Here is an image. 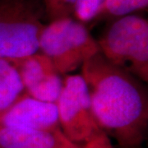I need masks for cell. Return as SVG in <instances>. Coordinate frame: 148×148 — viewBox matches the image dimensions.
<instances>
[{
    "label": "cell",
    "mask_w": 148,
    "mask_h": 148,
    "mask_svg": "<svg viewBox=\"0 0 148 148\" xmlns=\"http://www.w3.org/2000/svg\"><path fill=\"white\" fill-rule=\"evenodd\" d=\"M99 127L120 148H140L148 126L147 92L141 80L98 53L82 66Z\"/></svg>",
    "instance_id": "6da1fadb"
},
{
    "label": "cell",
    "mask_w": 148,
    "mask_h": 148,
    "mask_svg": "<svg viewBox=\"0 0 148 148\" xmlns=\"http://www.w3.org/2000/svg\"><path fill=\"white\" fill-rule=\"evenodd\" d=\"M100 53L138 79L148 80V21L131 14L115 19L97 40Z\"/></svg>",
    "instance_id": "7a4b0ae2"
},
{
    "label": "cell",
    "mask_w": 148,
    "mask_h": 148,
    "mask_svg": "<svg viewBox=\"0 0 148 148\" xmlns=\"http://www.w3.org/2000/svg\"><path fill=\"white\" fill-rule=\"evenodd\" d=\"M39 52L49 58L61 75L82 68L100 50L97 40L86 25L69 16L45 26L39 40Z\"/></svg>",
    "instance_id": "3957f363"
},
{
    "label": "cell",
    "mask_w": 148,
    "mask_h": 148,
    "mask_svg": "<svg viewBox=\"0 0 148 148\" xmlns=\"http://www.w3.org/2000/svg\"><path fill=\"white\" fill-rule=\"evenodd\" d=\"M44 15L42 0H0V58L16 59L39 52Z\"/></svg>",
    "instance_id": "277c9868"
},
{
    "label": "cell",
    "mask_w": 148,
    "mask_h": 148,
    "mask_svg": "<svg viewBox=\"0 0 148 148\" xmlns=\"http://www.w3.org/2000/svg\"><path fill=\"white\" fill-rule=\"evenodd\" d=\"M56 106L60 129L71 142L85 147L105 133L95 120L88 89L81 75L64 78Z\"/></svg>",
    "instance_id": "5b68a950"
},
{
    "label": "cell",
    "mask_w": 148,
    "mask_h": 148,
    "mask_svg": "<svg viewBox=\"0 0 148 148\" xmlns=\"http://www.w3.org/2000/svg\"><path fill=\"white\" fill-rule=\"evenodd\" d=\"M9 60L17 70L27 95L45 102H57L63 89L64 79L49 58L37 52Z\"/></svg>",
    "instance_id": "8992f818"
},
{
    "label": "cell",
    "mask_w": 148,
    "mask_h": 148,
    "mask_svg": "<svg viewBox=\"0 0 148 148\" xmlns=\"http://www.w3.org/2000/svg\"><path fill=\"white\" fill-rule=\"evenodd\" d=\"M0 125L36 130L60 129L56 103L39 101L26 94L0 115Z\"/></svg>",
    "instance_id": "52a82bcc"
},
{
    "label": "cell",
    "mask_w": 148,
    "mask_h": 148,
    "mask_svg": "<svg viewBox=\"0 0 148 148\" xmlns=\"http://www.w3.org/2000/svg\"><path fill=\"white\" fill-rule=\"evenodd\" d=\"M0 148H85L58 130H36L0 125Z\"/></svg>",
    "instance_id": "ba28073f"
},
{
    "label": "cell",
    "mask_w": 148,
    "mask_h": 148,
    "mask_svg": "<svg viewBox=\"0 0 148 148\" xmlns=\"http://www.w3.org/2000/svg\"><path fill=\"white\" fill-rule=\"evenodd\" d=\"M27 92L15 66L0 58V115Z\"/></svg>",
    "instance_id": "9c48e42d"
},
{
    "label": "cell",
    "mask_w": 148,
    "mask_h": 148,
    "mask_svg": "<svg viewBox=\"0 0 148 148\" xmlns=\"http://www.w3.org/2000/svg\"><path fill=\"white\" fill-rule=\"evenodd\" d=\"M148 0H106L95 20H115L147 8Z\"/></svg>",
    "instance_id": "30bf717a"
},
{
    "label": "cell",
    "mask_w": 148,
    "mask_h": 148,
    "mask_svg": "<svg viewBox=\"0 0 148 148\" xmlns=\"http://www.w3.org/2000/svg\"><path fill=\"white\" fill-rule=\"evenodd\" d=\"M45 15L49 21L73 16L77 0H42Z\"/></svg>",
    "instance_id": "8fae6325"
},
{
    "label": "cell",
    "mask_w": 148,
    "mask_h": 148,
    "mask_svg": "<svg viewBox=\"0 0 148 148\" xmlns=\"http://www.w3.org/2000/svg\"><path fill=\"white\" fill-rule=\"evenodd\" d=\"M105 1L106 0H77L73 17L85 25L95 21Z\"/></svg>",
    "instance_id": "7c38bea8"
},
{
    "label": "cell",
    "mask_w": 148,
    "mask_h": 148,
    "mask_svg": "<svg viewBox=\"0 0 148 148\" xmlns=\"http://www.w3.org/2000/svg\"><path fill=\"white\" fill-rule=\"evenodd\" d=\"M85 148H114L111 144L110 139L106 135V133L102 134L98 138H96L93 142H91L86 146Z\"/></svg>",
    "instance_id": "4fadbf2b"
}]
</instances>
